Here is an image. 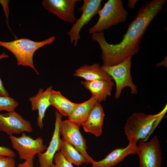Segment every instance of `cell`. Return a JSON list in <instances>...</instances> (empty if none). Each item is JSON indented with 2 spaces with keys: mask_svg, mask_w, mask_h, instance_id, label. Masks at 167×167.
I'll return each instance as SVG.
<instances>
[{
  "mask_svg": "<svg viewBox=\"0 0 167 167\" xmlns=\"http://www.w3.org/2000/svg\"><path fill=\"white\" fill-rule=\"evenodd\" d=\"M166 1V0H152L145 3L129 25L119 43L113 44L108 43L103 31L92 34V40L97 42L101 48L103 65H117L139 52L142 37L150 23L162 9Z\"/></svg>",
  "mask_w": 167,
  "mask_h": 167,
  "instance_id": "6da1fadb",
  "label": "cell"
},
{
  "mask_svg": "<svg viewBox=\"0 0 167 167\" xmlns=\"http://www.w3.org/2000/svg\"><path fill=\"white\" fill-rule=\"evenodd\" d=\"M166 111V105L161 112L155 114L133 113L127 119L124 128L127 139L137 142L139 140L146 141Z\"/></svg>",
  "mask_w": 167,
  "mask_h": 167,
  "instance_id": "7a4b0ae2",
  "label": "cell"
},
{
  "mask_svg": "<svg viewBox=\"0 0 167 167\" xmlns=\"http://www.w3.org/2000/svg\"><path fill=\"white\" fill-rule=\"evenodd\" d=\"M55 40V37L53 36L39 42L21 38L9 42L0 41V46L6 48L13 54L18 66H29L38 75L33 64L34 53L40 48L51 44Z\"/></svg>",
  "mask_w": 167,
  "mask_h": 167,
  "instance_id": "3957f363",
  "label": "cell"
},
{
  "mask_svg": "<svg viewBox=\"0 0 167 167\" xmlns=\"http://www.w3.org/2000/svg\"><path fill=\"white\" fill-rule=\"evenodd\" d=\"M99 17L96 24L88 29L90 34L103 31L126 21L128 13L121 0H108L98 12Z\"/></svg>",
  "mask_w": 167,
  "mask_h": 167,
  "instance_id": "277c9868",
  "label": "cell"
},
{
  "mask_svg": "<svg viewBox=\"0 0 167 167\" xmlns=\"http://www.w3.org/2000/svg\"><path fill=\"white\" fill-rule=\"evenodd\" d=\"M132 57H129L121 63L114 66H101L115 81L116 86L115 95L116 99L119 98L122 89L126 87L131 88L132 94H137V87L133 82L131 74Z\"/></svg>",
  "mask_w": 167,
  "mask_h": 167,
  "instance_id": "5b68a950",
  "label": "cell"
},
{
  "mask_svg": "<svg viewBox=\"0 0 167 167\" xmlns=\"http://www.w3.org/2000/svg\"><path fill=\"white\" fill-rule=\"evenodd\" d=\"M80 126L68 119L62 121L59 131L62 140L74 146L85 158L86 164H92L95 161L88 154L86 140L79 130Z\"/></svg>",
  "mask_w": 167,
  "mask_h": 167,
  "instance_id": "8992f818",
  "label": "cell"
},
{
  "mask_svg": "<svg viewBox=\"0 0 167 167\" xmlns=\"http://www.w3.org/2000/svg\"><path fill=\"white\" fill-rule=\"evenodd\" d=\"M9 139L13 148L18 152L20 159L25 161L33 160L36 154L43 152L47 148L41 137L34 139L24 132L20 137L12 135L9 136Z\"/></svg>",
  "mask_w": 167,
  "mask_h": 167,
  "instance_id": "52a82bcc",
  "label": "cell"
},
{
  "mask_svg": "<svg viewBox=\"0 0 167 167\" xmlns=\"http://www.w3.org/2000/svg\"><path fill=\"white\" fill-rule=\"evenodd\" d=\"M136 154L139 159V167H161V151L156 136H154L148 142L140 140Z\"/></svg>",
  "mask_w": 167,
  "mask_h": 167,
  "instance_id": "ba28073f",
  "label": "cell"
},
{
  "mask_svg": "<svg viewBox=\"0 0 167 167\" xmlns=\"http://www.w3.org/2000/svg\"><path fill=\"white\" fill-rule=\"evenodd\" d=\"M101 0H84L82 6L78 10L82 12L79 18L76 20L67 33L71 43L76 47L81 37L79 34L81 29L89 22L91 19L98 14L101 7Z\"/></svg>",
  "mask_w": 167,
  "mask_h": 167,
  "instance_id": "9c48e42d",
  "label": "cell"
},
{
  "mask_svg": "<svg viewBox=\"0 0 167 167\" xmlns=\"http://www.w3.org/2000/svg\"><path fill=\"white\" fill-rule=\"evenodd\" d=\"M33 131L30 122L15 111L0 114V131L9 136Z\"/></svg>",
  "mask_w": 167,
  "mask_h": 167,
  "instance_id": "30bf717a",
  "label": "cell"
},
{
  "mask_svg": "<svg viewBox=\"0 0 167 167\" xmlns=\"http://www.w3.org/2000/svg\"><path fill=\"white\" fill-rule=\"evenodd\" d=\"M79 0H43L45 8L62 20L74 23L76 19L75 8Z\"/></svg>",
  "mask_w": 167,
  "mask_h": 167,
  "instance_id": "8fae6325",
  "label": "cell"
},
{
  "mask_svg": "<svg viewBox=\"0 0 167 167\" xmlns=\"http://www.w3.org/2000/svg\"><path fill=\"white\" fill-rule=\"evenodd\" d=\"M55 115L54 129L49 146L45 152L38 154L40 166L44 167H50L52 165L54 156L57 152L60 150L62 142L59 131L62 116L57 110L55 111Z\"/></svg>",
  "mask_w": 167,
  "mask_h": 167,
  "instance_id": "7c38bea8",
  "label": "cell"
},
{
  "mask_svg": "<svg viewBox=\"0 0 167 167\" xmlns=\"http://www.w3.org/2000/svg\"><path fill=\"white\" fill-rule=\"evenodd\" d=\"M137 142L130 140L126 147L118 148L113 150L103 159L98 161H94L92 167H113L130 154H135Z\"/></svg>",
  "mask_w": 167,
  "mask_h": 167,
  "instance_id": "4fadbf2b",
  "label": "cell"
},
{
  "mask_svg": "<svg viewBox=\"0 0 167 167\" xmlns=\"http://www.w3.org/2000/svg\"><path fill=\"white\" fill-rule=\"evenodd\" d=\"M105 115L101 104L96 102L81 125L84 131L90 133L96 137L100 136L102 132Z\"/></svg>",
  "mask_w": 167,
  "mask_h": 167,
  "instance_id": "5bb4252c",
  "label": "cell"
},
{
  "mask_svg": "<svg viewBox=\"0 0 167 167\" xmlns=\"http://www.w3.org/2000/svg\"><path fill=\"white\" fill-rule=\"evenodd\" d=\"M52 89V85L45 91L42 88H40L35 96L30 97L28 99L31 102L32 109L33 111L38 110L37 125L41 129L43 127V119L46 111L50 105L49 98Z\"/></svg>",
  "mask_w": 167,
  "mask_h": 167,
  "instance_id": "9a60e30c",
  "label": "cell"
},
{
  "mask_svg": "<svg viewBox=\"0 0 167 167\" xmlns=\"http://www.w3.org/2000/svg\"><path fill=\"white\" fill-rule=\"evenodd\" d=\"M81 84L91 92L92 95L96 97L97 102L100 103L105 101L107 96H110L114 85L112 80H104L82 81Z\"/></svg>",
  "mask_w": 167,
  "mask_h": 167,
  "instance_id": "2e32d148",
  "label": "cell"
},
{
  "mask_svg": "<svg viewBox=\"0 0 167 167\" xmlns=\"http://www.w3.org/2000/svg\"><path fill=\"white\" fill-rule=\"evenodd\" d=\"M74 75L84 78L85 81H90L97 80H112V77L103 70L99 64L92 65H84L76 69Z\"/></svg>",
  "mask_w": 167,
  "mask_h": 167,
  "instance_id": "e0dca14e",
  "label": "cell"
},
{
  "mask_svg": "<svg viewBox=\"0 0 167 167\" xmlns=\"http://www.w3.org/2000/svg\"><path fill=\"white\" fill-rule=\"evenodd\" d=\"M49 99L50 105L54 107L62 116H69L79 104L71 101L59 91L53 89L50 92Z\"/></svg>",
  "mask_w": 167,
  "mask_h": 167,
  "instance_id": "ac0fdd59",
  "label": "cell"
},
{
  "mask_svg": "<svg viewBox=\"0 0 167 167\" xmlns=\"http://www.w3.org/2000/svg\"><path fill=\"white\" fill-rule=\"evenodd\" d=\"M97 102L96 97L92 95L88 100L82 103H79L72 113L67 117L68 119L81 126Z\"/></svg>",
  "mask_w": 167,
  "mask_h": 167,
  "instance_id": "d6986e66",
  "label": "cell"
},
{
  "mask_svg": "<svg viewBox=\"0 0 167 167\" xmlns=\"http://www.w3.org/2000/svg\"><path fill=\"white\" fill-rule=\"evenodd\" d=\"M60 151L65 158L72 165L79 166L86 163V160L82 154L66 141L62 140Z\"/></svg>",
  "mask_w": 167,
  "mask_h": 167,
  "instance_id": "ffe728a7",
  "label": "cell"
},
{
  "mask_svg": "<svg viewBox=\"0 0 167 167\" xmlns=\"http://www.w3.org/2000/svg\"><path fill=\"white\" fill-rule=\"evenodd\" d=\"M19 104L17 101L9 96H0V112L2 111L8 112L14 111Z\"/></svg>",
  "mask_w": 167,
  "mask_h": 167,
  "instance_id": "44dd1931",
  "label": "cell"
},
{
  "mask_svg": "<svg viewBox=\"0 0 167 167\" xmlns=\"http://www.w3.org/2000/svg\"><path fill=\"white\" fill-rule=\"evenodd\" d=\"M53 161L54 163L50 167H74L73 165L65 158L60 151L54 155Z\"/></svg>",
  "mask_w": 167,
  "mask_h": 167,
  "instance_id": "7402d4cb",
  "label": "cell"
},
{
  "mask_svg": "<svg viewBox=\"0 0 167 167\" xmlns=\"http://www.w3.org/2000/svg\"><path fill=\"white\" fill-rule=\"evenodd\" d=\"M14 158L0 155V167H15Z\"/></svg>",
  "mask_w": 167,
  "mask_h": 167,
  "instance_id": "603a6c76",
  "label": "cell"
},
{
  "mask_svg": "<svg viewBox=\"0 0 167 167\" xmlns=\"http://www.w3.org/2000/svg\"><path fill=\"white\" fill-rule=\"evenodd\" d=\"M8 55L6 54L5 52L2 53L0 55V60L1 59L7 58L8 57ZM0 96H8L9 94L5 88L2 81L0 77Z\"/></svg>",
  "mask_w": 167,
  "mask_h": 167,
  "instance_id": "cb8c5ba5",
  "label": "cell"
},
{
  "mask_svg": "<svg viewBox=\"0 0 167 167\" xmlns=\"http://www.w3.org/2000/svg\"><path fill=\"white\" fill-rule=\"evenodd\" d=\"M0 155L14 158L15 156V153L10 148L0 146Z\"/></svg>",
  "mask_w": 167,
  "mask_h": 167,
  "instance_id": "d4e9b609",
  "label": "cell"
},
{
  "mask_svg": "<svg viewBox=\"0 0 167 167\" xmlns=\"http://www.w3.org/2000/svg\"><path fill=\"white\" fill-rule=\"evenodd\" d=\"M16 167H34L33 160L25 161L24 162L18 164Z\"/></svg>",
  "mask_w": 167,
  "mask_h": 167,
  "instance_id": "484cf974",
  "label": "cell"
},
{
  "mask_svg": "<svg viewBox=\"0 0 167 167\" xmlns=\"http://www.w3.org/2000/svg\"><path fill=\"white\" fill-rule=\"evenodd\" d=\"M137 0H129L127 3L128 7L131 9H134L135 5L136 2L138 1Z\"/></svg>",
  "mask_w": 167,
  "mask_h": 167,
  "instance_id": "4316f807",
  "label": "cell"
},
{
  "mask_svg": "<svg viewBox=\"0 0 167 167\" xmlns=\"http://www.w3.org/2000/svg\"><path fill=\"white\" fill-rule=\"evenodd\" d=\"M39 167H43V166H39Z\"/></svg>",
  "mask_w": 167,
  "mask_h": 167,
  "instance_id": "83f0119b",
  "label": "cell"
}]
</instances>
